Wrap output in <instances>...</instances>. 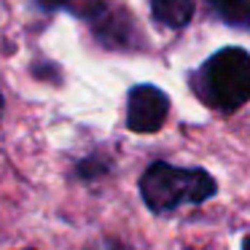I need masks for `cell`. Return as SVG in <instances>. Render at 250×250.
<instances>
[{"mask_svg": "<svg viewBox=\"0 0 250 250\" xmlns=\"http://www.w3.org/2000/svg\"><path fill=\"white\" fill-rule=\"evenodd\" d=\"M194 86L207 105L234 113L250 97V57L239 46H229L212 54L199 67Z\"/></svg>", "mask_w": 250, "mask_h": 250, "instance_id": "1", "label": "cell"}, {"mask_svg": "<svg viewBox=\"0 0 250 250\" xmlns=\"http://www.w3.org/2000/svg\"><path fill=\"white\" fill-rule=\"evenodd\" d=\"M140 194L153 212H169L180 205H202L215 194V180L205 169H183L156 162L143 172Z\"/></svg>", "mask_w": 250, "mask_h": 250, "instance_id": "2", "label": "cell"}, {"mask_svg": "<svg viewBox=\"0 0 250 250\" xmlns=\"http://www.w3.org/2000/svg\"><path fill=\"white\" fill-rule=\"evenodd\" d=\"M169 110V100L162 89L151 86V83H143L135 86L129 92V105H126V124L132 132H143V135H151V132L162 129L164 119H167Z\"/></svg>", "mask_w": 250, "mask_h": 250, "instance_id": "3", "label": "cell"}, {"mask_svg": "<svg viewBox=\"0 0 250 250\" xmlns=\"http://www.w3.org/2000/svg\"><path fill=\"white\" fill-rule=\"evenodd\" d=\"M151 14L159 24L180 30L194 17V3L191 0H151Z\"/></svg>", "mask_w": 250, "mask_h": 250, "instance_id": "4", "label": "cell"}, {"mask_svg": "<svg viewBox=\"0 0 250 250\" xmlns=\"http://www.w3.org/2000/svg\"><path fill=\"white\" fill-rule=\"evenodd\" d=\"M212 6V11L221 19H226L229 24L245 27L250 19V0H207Z\"/></svg>", "mask_w": 250, "mask_h": 250, "instance_id": "5", "label": "cell"}, {"mask_svg": "<svg viewBox=\"0 0 250 250\" xmlns=\"http://www.w3.org/2000/svg\"><path fill=\"white\" fill-rule=\"evenodd\" d=\"M89 250H129V248H124V245H119V242H97Z\"/></svg>", "mask_w": 250, "mask_h": 250, "instance_id": "6", "label": "cell"}, {"mask_svg": "<svg viewBox=\"0 0 250 250\" xmlns=\"http://www.w3.org/2000/svg\"><path fill=\"white\" fill-rule=\"evenodd\" d=\"M43 8H62L65 3H70V0H38Z\"/></svg>", "mask_w": 250, "mask_h": 250, "instance_id": "7", "label": "cell"}, {"mask_svg": "<svg viewBox=\"0 0 250 250\" xmlns=\"http://www.w3.org/2000/svg\"><path fill=\"white\" fill-rule=\"evenodd\" d=\"M0 110H3V97H0Z\"/></svg>", "mask_w": 250, "mask_h": 250, "instance_id": "8", "label": "cell"}]
</instances>
